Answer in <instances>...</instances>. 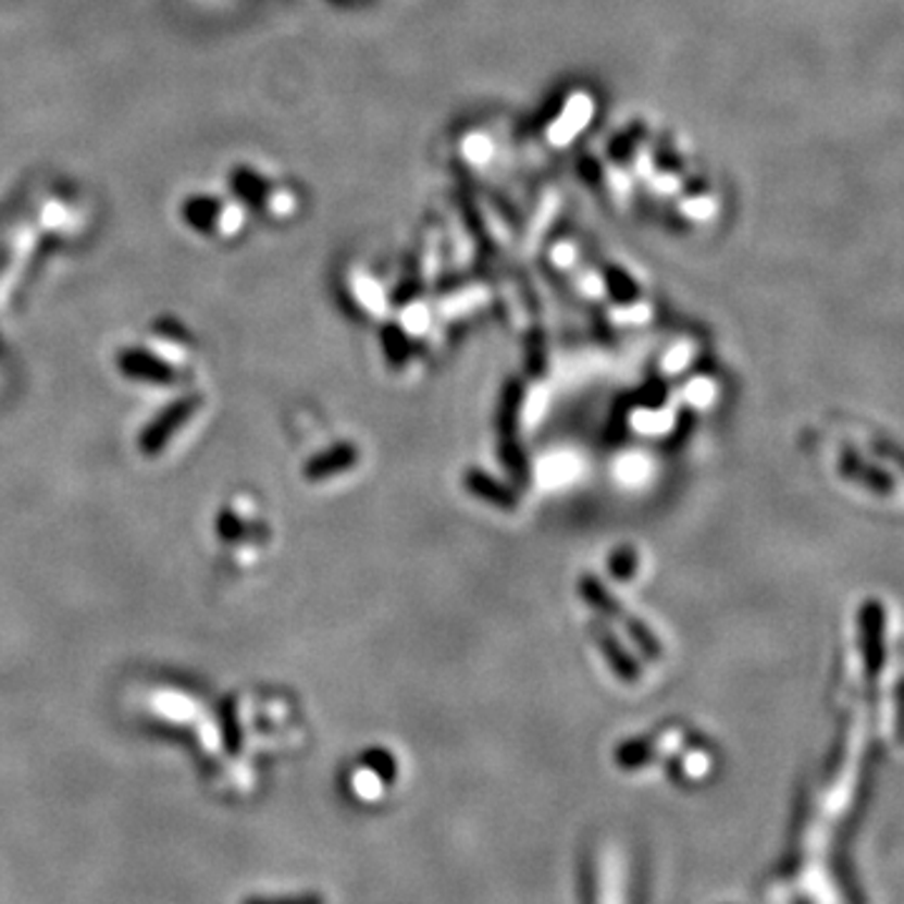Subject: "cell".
I'll return each mask as SVG.
<instances>
[{"label": "cell", "mask_w": 904, "mask_h": 904, "mask_svg": "<svg viewBox=\"0 0 904 904\" xmlns=\"http://www.w3.org/2000/svg\"><path fill=\"white\" fill-rule=\"evenodd\" d=\"M184 224L207 239L230 242L236 239L247 230L249 214L244 203L236 197H222V194L197 191L189 194L178 207Z\"/></svg>", "instance_id": "cell-1"}, {"label": "cell", "mask_w": 904, "mask_h": 904, "mask_svg": "<svg viewBox=\"0 0 904 904\" xmlns=\"http://www.w3.org/2000/svg\"><path fill=\"white\" fill-rule=\"evenodd\" d=\"M232 197L244 203V209H257L269 219H287L297 211V197L282 178L259 166L242 164L230 176Z\"/></svg>", "instance_id": "cell-2"}, {"label": "cell", "mask_w": 904, "mask_h": 904, "mask_svg": "<svg viewBox=\"0 0 904 904\" xmlns=\"http://www.w3.org/2000/svg\"><path fill=\"white\" fill-rule=\"evenodd\" d=\"M244 904H324L317 894H274V897H251Z\"/></svg>", "instance_id": "cell-3"}]
</instances>
